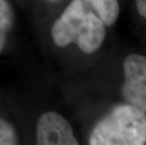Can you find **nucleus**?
Masks as SVG:
<instances>
[{
    "label": "nucleus",
    "instance_id": "423d86ee",
    "mask_svg": "<svg viewBox=\"0 0 146 145\" xmlns=\"http://www.w3.org/2000/svg\"><path fill=\"white\" fill-rule=\"evenodd\" d=\"M107 26L116 23L120 14L118 0H86Z\"/></svg>",
    "mask_w": 146,
    "mask_h": 145
},
{
    "label": "nucleus",
    "instance_id": "f257e3e1",
    "mask_svg": "<svg viewBox=\"0 0 146 145\" xmlns=\"http://www.w3.org/2000/svg\"><path fill=\"white\" fill-rule=\"evenodd\" d=\"M107 26L94 11L88 10L84 0H71L53 22L52 42L58 48L76 45L84 54L95 53L103 45Z\"/></svg>",
    "mask_w": 146,
    "mask_h": 145
},
{
    "label": "nucleus",
    "instance_id": "0eeeda50",
    "mask_svg": "<svg viewBox=\"0 0 146 145\" xmlns=\"http://www.w3.org/2000/svg\"><path fill=\"white\" fill-rule=\"evenodd\" d=\"M21 143L19 131L10 120L0 116V145H15Z\"/></svg>",
    "mask_w": 146,
    "mask_h": 145
},
{
    "label": "nucleus",
    "instance_id": "6e6552de",
    "mask_svg": "<svg viewBox=\"0 0 146 145\" xmlns=\"http://www.w3.org/2000/svg\"><path fill=\"white\" fill-rule=\"evenodd\" d=\"M136 6L139 13L146 18V0H136Z\"/></svg>",
    "mask_w": 146,
    "mask_h": 145
},
{
    "label": "nucleus",
    "instance_id": "1a4fd4ad",
    "mask_svg": "<svg viewBox=\"0 0 146 145\" xmlns=\"http://www.w3.org/2000/svg\"><path fill=\"white\" fill-rule=\"evenodd\" d=\"M48 2H58V1H60V0H46Z\"/></svg>",
    "mask_w": 146,
    "mask_h": 145
},
{
    "label": "nucleus",
    "instance_id": "7ed1b4c3",
    "mask_svg": "<svg viewBox=\"0 0 146 145\" xmlns=\"http://www.w3.org/2000/svg\"><path fill=\"white\" fill-rule=\"evenodd\" d=\"M123 84L121 93L127 104L146 113V57L128 55L123 60Z\"/></svg>",
    "mask_w": 146,
    "mask_h": 145
},
{
    "label": "nucleus",
    "instance_id": "39448f33",
    "mask_svg": "<svg viewBox=\"0 0 146 145\" xmlns=\"http://www.w3.org/2000/svg\"><path fill=\"white\" fill-rule=\"evenodd\" d=\"M15 24V11L10 0H0V56L7 47Z\"/></svg>",
    "mask_w": 146,
    "mask_h": 145
},
{
    "label": "nucleus",
    "instance_id": "f03ea898",
    "mask_svg": "<svg viewBox=\"0 0 146 145\" xmlns=\"http://www.w3.org/2000/svg\"><path fill=\"white\" fill-rule=\"evenodd\" d=\"M91 145H143L146 113L130 104L115 106L99 120L88 140Z\"/></svg>",
    "mask_w": 146,
    "mask_h": 145
},
{
    "label": "nucleus",
    "instance_id": "20e7f679",
    "mask_svg": "<svg viewBox=\"0 0 146 145\" xmlns=\"http://www.w3.org/2000/svg\"><path fill=\"white\" fill-rule=\"evenodd\" d=\"M35 142L38 145L79 144L69 121L55 110L40 115L35 125Z\"/></svg>",
    "mask_w": 146,
    "mask_h": 145
}]
</instances>
